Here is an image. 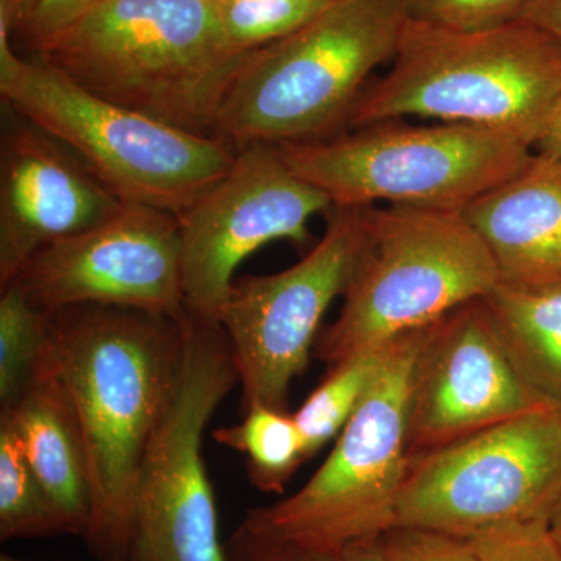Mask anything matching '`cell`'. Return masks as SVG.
Instances as JSON below:
<instances>
[{
  "label": "cell",
  "instance_id": "6da1fadb",
  "mask_svg": "<svg viewBox=\"0 0 561 561\" xmlns=\"http://www.w3.org/2000/svg\"><path fill=\"white\" fill-rule=\"evenodd\" d=\"M180 319L113 306L51 313L46 362L79 420L91 481L87 540L101 561H130L140 461L171 398Z\"/></svg>",
  "mask_w": 561,
  "mask_h": 561
},
{
  "label": "cell",
  "instance_id": "7a4b0ae2",
  "mask_svg": "<svg viewBox=\"0 0 561 561\" xmlns=\"http://www.w3.org/2000/svg\"><path fill=\"white\" fill-rule=\"evenodd\" d=\"M250 54L228 39L216 0H105L33 57L105 101L217 136Z\"/></svg>",
  "mask_w": 561,
  "mask_h": 561
},
{
  "label": "cell",
  "instance_id": "3957f363",
  "mask_svg": "<svg viewBox=\"0 0 561 561\" xmlns=\"http://www.w3.org/2000/svg\"><path fill=\"white\" fill-rule=\"evenodd\" d=\"M561 101V43L518 20L460 32L405 22L393 66L365 88L343 131L423 117L512 133L537 147Z\"/></svg>",
  "mask_w": 561,
  "mask_h": 561
},
{
  "label": "cell",
  "instance_id": "277c9868",
  "mask_svg": "<svg viewBox=\"0 0 561 561\" xmlns=\"http://www.w3.org/2000/svg\"><path fill=\"white\" fill-rule=\"evenodd\" d=\"M408 20L402 0H327L297 31L251 51L216 135L236 147L337 135L373 70L393 60Z\"/></svg>",
  "mask_w": 561,
  "mask_h": 561
},
{
  "label": "cell",
  "instance_id": "5b68a950",
  "mask_svg": "<svg viewBox=\"0 0 561 561\" xmlns=\"http://www.w3.org/2000/svg\"><path fill=\"white\" fill-rule=\"evenodd\" d=\"M362 220L341 313L313 348L328 367L426 330L500 284L485 242L459 210L367 206Z\"/></svg>",
  "mask_w": 561,
  "mask_h": 561
},
{
  "label": "cell",
  "instance_id": "8992f818",
  "mask_svg": "<svg viewBox=\"0 0 561 561\" xmlns=\"http://www.w3.org/2000/svg\"><path fill=\"white\" fill-rule=\"evenodd\" d=\"M3 105L65 144L124 203L179 216L230 169L238 147L105 101L38 57H21L0 27Z\"/></svg>",
  "mask_w": 561,
  "mask_h": 561
},
{
  "label": "cell",
  "instance_id": "52a82bcc",
  "mask_svg": "<svg viewBox=\"0 0 561 561\" xmlns=\"http://www.w3.org/2000/svg\"><path fill=\"white\" fill-rule=\"evenodd\" d=\"M276 147L290 171L334 208L386 203L459 213L513 179L535 154L512 133L402 119Z\"/></svg>",
  "mask_w": 561,
  "mask_h": 561
},
{
  "label": "cell",
  "instance_id": "ba28073f",
  "mask_svg": "<svg viewBox=\"0 0 561 561\" xmlns=\"http://www.w3.org/2000/svg\"><path fill=\"white\" fill-rule=\"evenodd\" d=\"M426 330L382 350L370 389L316 474L286 500L251 508L239 530L265 540L343 546L379 540L394 527L409 461L413 364Z\"/></svg>",
  "mask_w": 561,
  "mask_h": 561
},
{
  "label": "cell",
  "instance_id": "9c48e42d",
  "mask_svg": "<svg viewBox=\"0 0 561 561\" xmlns=\"http://www.w3.org/2000/svg\"><path fill=\"white\" fill-rule=\"evenodd\" d=\"M180 324L175 382L136 481L130 561H228L202 446L239 375L217 321L186 311Z\"/></svg>",
  "mask_w": 561,
  "mask_h": 561
},
{
  "label": "cell",
  "instance_id": "30bf717a",
  "mask_svg": "<svg viewBox=\"0 0 561 561\" xmlns=\"http://www.w3.org/2000/svg\"><path fill=\"white\" fill-rule=\"evenodd\" d=\"M561 501V409H540L409 457L394 526L472 538L548 523Z\"/></svg>",
  "mask_w": 561,
  "mask_h": 561
},
{
  "label": "cell",
  "instance_id": "8fae6325",
  "mask_svg": "<svg viewBox=\"0 0 561 561\" xmlns=\"http://www.w3.org/2000/svg\"><path fill=\"white\" fill-rule=\"evenodd\" d=\"M362 238V208L332 206L323 238L300 262L234 279L217 323L230 343L242 412L254 404L289 412L291 382L309 367L331 302L345 294Z\"/></svg>",
  "mask_w": 561,
  "mask_h": 561
},
{
  "label": "cell",
  "instance_id": "7c38bea8",
  "mask_svg": "<svg viewBox=\"0 0 561 561\" xmlns=\"http://www.w3.org/2000/svg\"><path fill=\"white\" fill-rule=\"evenodd\" d=\"M330 198L290 171L272 144L238 147L213 186L179 214L186 309L217 321L236 271L273 241L305 243Z\"/></svg>",
  "mask_w": 561,
  "mask_h": 561
},
{
  "label": "cell",
  "instance_id": "4fadbf2b",
  "mask_svg": "<svg viewBox=\"0 0 561 561\" xmlns=\"http://www.w3.org/2000/svg\"><path fill=\"white\" fill-rule=\"evenodd\" d=\"M11 283L50 313L113 306L179 320L187 311L179 216L124 203L102 224L36 251Z\"/></svg>",
  "mask_w": 561,
  "mask_h": 561
},
{
  "label": "cell",
  "instance_id": "5bb4252c",
  "mask_svg": "<svg viewBox=\"0 0 561 561\" xmlns=\"http://www.w3.org/2000/svg\"><path fill=\"white\" fill-rule=\"evenodd\" d=\"M540 409L553 408L513 368L483 298L465 302L424 332L409 394V457Z\"/></svg>",
  "mask_w": 561,
  "mask_h": 561
},
{
  "label": "cell",
  "instance_id": "9a60e30c",
  "mask_svg": "<svg viewBox=\"0 0 561 561\" xmlns=\"http://www.w3.org/2000/svg\"><path fill=\"white\" fill-rule=\"evenodd\" d=\"M0 287L50 243L90 230L124 205L65 144L3 105Z\"/></svg>",
  "mask_w": 561,
  "mask_h": 561
},
{
  "label": "cell",
  "instance_id": "2e32d148",
  "mask_svg": "<svg viewBox=\"0 0 561 561\" xmlns=\"http://www.w3.org/2000/svg\"><path fill=\"white\" fill-rule=\"evenodd\" d=\"M463 216L485 242L500 284L561 286V162L535 151L523 171L472 202Z\"/></svg>",
  "mask_w": 561,
  "mask_h": 561
},
{
  "label": "cell",
  "instance_id": "e0dca14e",
  "mask_svg": "<svg viewBox=\"0 0 561 561\" xmlns=\"http://www.w3.org/2000/svg\"><path fill=\"white\" fill-rule=\"evenodd\" d=\"M0 416L10 421L25 459L72 534L84 537L91 519L87 448L72 402L46 362L16 405Z\"/></svg>",
  "mask_w": 561,
  "mask_h": 561
},
{
  "label": "cell",
  "instance_id": "ac0fdd59",
  "mask_svg": "<svg viewBox=\"0 0 561 561\" xmlns=\"http://www.w3.org/2000/svg\"><path fill=\"white\" fill-rule=\"evenodd\" d=\"M483 302L519 378L542 402L561 409V286L497 284Z\"/></svg>",
  "mask_w": 561,
  "mask_h": 561
},
{
  "label": "cell",
  "instance_id": "d6986e66",
  "mask_svg": "<svg viewBox=\"0 0 561 561\" xmlns=\"http://www.w3.org/2000/svg\"><path fill=\"white\" fill-rule=\"evenodd\" d=\"M225 448L241 454L254 489L279 494L306 461L305 445L294 413L254 404L241 423L213 431Z\"/></svg>",
  "mask_w": 561,
  "mask_h": 561
},
{
  "label": "cell",
  "instance_id": "ffe728a7",
  "mask_svg": "<svg viewBox=\"0 0 561 561\" xmlns=\"http://www.w3.org/2000/svg\"><path fill=\"white\" fill-rule=\"evenodd\" d=\"M72 534L68 519L32 470L10 421L0 416V538Z\"/></svg>",
  "mask_w": 561,
  "mask_h": 561
},
{
  "label": "cell",
  "instance_id": "44dd1931",
  "mask_svg": "<svg viewBox=\"0 0 561 561\" xmlns=\"http://www.w3.org/2000/svg\"><path fill=\"white\" fill-rule=\"evenodd\" d=\"M0 412L10 411L38 375L49 342L51 313L20 284L0 287Z\"/></svg>",
  "mask_w": 561,
  "mask_h": 561
},
{
  "label": "cell",
  "instance_id": "7402d4cb",
  "mask_svg": "<svg viewBox=\"0 0 561 561\" xmlns=\"http://www.w3.org/2000/svg\"><path fill=\"white\" fill-rule=\"evenodd\" d=\"M382 350L348 357L328 367L323 381L294 412L305 445L306 461L337 438L348 424L378 373Z\"/></svg>",
  "mask_w": 561,
  "mask_h": 561
},
{
  "label": "cell",
  "instance_id": "603a6c76",
  "mask_svg": "<svg viewBox=\"0 0 561 561\" xmlns=\"http://www.w3.org/2000/svg\"><path fill=\"white\" fill-rule=\"evenodd\" d=\"M327 0H216L228 39L253 51L297 31Z\"/></svg>",
  "mask_w": 561,
  "mask_h": 561
},
{
  "label": "cell",
  "instance_id": "cb8c5ba5",
  "mask_svg": "<svg viewBox=\"0 0 561 561\" xmlns=\"http://www.w3.org/2000/svg\"><path fill=\"white\" fill-rule=\"evenodd\" d=\"M228 561H386L382 538L343 546L265 540L236 529L224 542Z\"/></svg>",
  "mask_w": 561,
  "mask_h": 561
},
{
  "label": "cell",
  "instance_id": "d4e9b609",
  "mask_svg": "<svg viewBox=\"0 0 561 561\" xmlns=\"http://www.w3.org/2000/svg\"><path fill=\"white\" fill-rule=\"evenodd\" d=\"M534 0H402L411 20L476 32L522 20Z\"/></svg>",
  "mask_w": 561,
  "mask_h": 561
},
{
  "label": "cell",
  "instance_id": "484cf974",
  "mask_svg": "<svg viewBox=\"0 0 561 561\" xmlns=\"http://www.w3.org/2000/svg\"><path fill=\"white\" fill-rule=\"evenodd\" d=\"M468 540L479 561H561L548 523L511 524Z\"/></svg>",
  "mask_w": 561,
  "mask_h": 561
},
{
  "label": "cell",
  "instance_id": "4316f807",
  "mask_svg": "<svg viewBox=\"0 0 561 561\" xmlns=\"http://www.w3.org/2000/svg\"><path fill=\"white\" fill-rule=\"evenodd\" d=\"M382 551L386 561H479L468 538L416 527H391Z\"/></svg>",
  "mask_w": 561,
  "mask_h": 561
},
{
  "label": "cell",
  "instance_id": "83f0119b",
  "mask_svg": "<svg viewBox=\"0 0 561 561\" xmlns=\"http://www.w3.org/2000/svg\"><path fill=\"white\" fill-rule=\"evenodd\" d=\"M103 2L105 0H35L13 35L20 36L33 55L51 39L76 27Z\"/></svg>",
  "mask_w": 561,
  "mask_h": 561
},
{
  "label": "cell",
  "instance_id": "f1b7e54d",
  "mask_svg": "<svg viewBox=\"0 0 561 561\" xmlns=\"http://www.w3.org/2000/svg\"><path fill=\"white\" fill-rule=\"evenodd\" d=\"M522 20L538 25L561 43V0H534L524 11Z\"/></svg>",
  "mask_w": 561,
  "mask_h": 561
},
{
  "label": "cell",
  "instance_id": "f546056e",
  "mask_svg": "<svg viewBox=\"0 0 561 561\" xmlns=\"http://www.w3.org/2000/svg\"><path fill=\"white\" fill-rule=\"evenodd\" d=\"M535 149L561 162V101L556 106V110L552 111L551 117H549L548 124H546Z\"/></svg>",
  "mask_w": 561,
  "mask_h": 561
},
{
  "label": "cell",
  "instance_id": "4dcf8cb0",
  "mask_svg": "<svg viewBox=\"0 0 561 561\" xmlns=\"http://www.w3.org/2000/svg\"><path fill=\"white\" fill-rule=\"evenodd\" d=\"M35 0H0V27L7 28L13 36L14 31L27 16Z\"/></svg>",
  "mask_w": 561,
  "mask_h": 561
},
{
  "label": "cell",
  "instance_id": "1f68e13d",
  "mask_svg": "<svg viewBox=\"0 0 561 561\" xmlns=\"http://www.w3.org/2000/svg\"><path fill=\"white\" fill-rule=\"evenodd\" d=\"M548 529L561 552V501L552 512L551 518L548 519Z\"/></svg>",
  "mask_w": 561,
  "mask_h": 561
},
{
  "label": "cell",
  "instance_id": "d6a6232c",
  "mask_svg": "<svg viewBox=\"0 0 561 561\" xmlns=\"http://www.w3.org/2000/svg\"><path fill=\"white\" fill-rule=\"evenodd\" d=\"M0 561H25V560L13 559V557H10V556H2V557H0ZM99 561H101V560H99Z\"/></svg>",
  "mask_w": 561,
  "mask_h": 561
}]
</instances>
